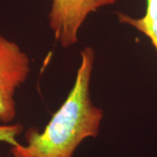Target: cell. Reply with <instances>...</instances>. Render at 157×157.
Wrapping results in <instances>:
<instances>
[{
	"mask_svg": "<svg viewBox=\"0 0 157 157\" xmlns=\"http://www.w3.org/2000/svg\"><path fill=\"white\" fill-rule=\"evenodd\" d=\"M116 0H52L49 25L54 38L62 47L67 48L78 42V33L90 13Z\"/></svg>",
	"mask_w": 157,
	"mask_h": 157,
	"instance_id": "obj_3",
	"label": "cell"
},
{
	"mask_svg": "<svg viewBox=\"0 0 157 157\" xmlns=\"http://www.w3.org/2000/svg\"><path fill=\"white\" fill-rule=\"evenodd\" d=\"M118 19L122 24L133 26L150 39L157 51V0H147L146 13L136 18L119 12Z\"/></svg>",
	"mask_w": 157,
	"mask_h": 157,
	"instance_id": "obj_4",
	"label": "cell"
},
{
	"mask_svg": "<svg viewBox=\"0 0 157 157\" xmlns=\"http://www.w3.org/2000/svg\"><path fill=\"white\" fill-rule=\"evenodd\" d=\"M80 57L76 79L67 99L42 132L29 128L26 144L11 146L12 157H73L83 140L99 135L104 113L90 97L94 51L87 46Z\"/></svg>",
	"mask_w": 157,
	"mask_h": 157,
	"instance_id": "obj_1",
	"label": "cell"
},
{
	"mask_svg": "<svg viewBox=\"0 0 157 157\" xmlns=\"http://www.w3.org/2000/svg\"><path fill=\"white\" fill-rule=\"evenodd\" d=\"M24 130L21 124H1L0 125V141L6 142L11 146L18 144L17 138Z\"/></svg>",
	"mask_w": 157,
	"mask_h": 157,
	"instance_id": "obj_5",
	"label": "cell"
},
{
	"mask_svg": "<svg viewBox=\"0 0 157 157\" xmlns=\"http://www.w3.org/2000/svg\"><path fill=\"white\" fill-rule=\"evenodd\" d=\"M31 72L30 59L15 42L0 34V121L11 124L17 114L15 93Z\"/></svg>",
	"mask_w": 157,
	"mask_h": 157,
	"instance_id": "obj_2",
	"label": "cell"
},
{
	"mask_svg": "<svg viewBox=\"0 0 157 157\" xmlns=\"http://www.w3.org/2000/svg\"><path fill=\"white\" fill-rule=\"evenodd\" d=\"M0 157H2V156H1V155H0Z\"/></svg>",
	"mask_w": 157,
	"mask_h": 157,
	"instance_id": "obj_6",
	"label": "cell"
}]
</instances>
